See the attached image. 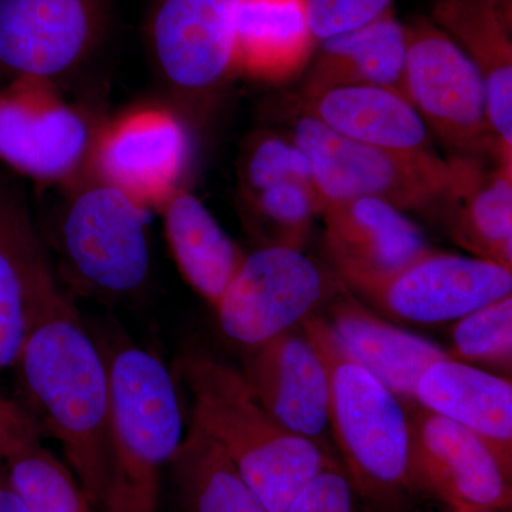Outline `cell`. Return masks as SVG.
Returning a JSON list of instances; mask_svg holds the SVG:
<instances>
[{"label":"cell","instance_id":"cell-1","mask_svg":"<svg viewBox=\"0 0 512 512\" xmlns=\"http://www.w3.org/2000/svg\"><path fill=\"white\" fill-rule=\"evenodd\" d=\"M12 370L16 402L42 439L60 444L64 463L101 512L111 464L109 365L67 293L37 320Z\"/></svg>","mask_w":512,"mask_h":512},{"label":"cell","instance_id":"cell-2","mask_svg":"<svg viewBox=\"0 0 512 512\" xmlns=\"http://www.w3.org/2000/svg\"><path fill=\"white\" fill-rule=\"evenodd\" d=\"M175 376L191 396L190 423L222 448L269 512H286L335 460L322 444L285 429L266 412L237 367L190 352L178 359Z\"/></svg>","mask_w":512,"mask_h":512},{"label":"cell","instance_id":"cell-3","mask_svg":"<svg viewBox=\"0 0 512 512\" xmlns=\"http://www.w3.org/2000/svg\"><path fill=\"white\" fill-rule=\"evenodd\" d=\"M60 192L40 232L64 292L101 303L140 295L153 266L151 210L92 173Z\"/></svg>","mask_w":512,"mask_h":512},{"label":"cell","instance_id":"cell-4","mask_svg":"<svg viewBox=\"0 0 512 512\" xmlns=\"http://www.w3.org/2000/svg\"><path fill=\"white\" fill-rule=\"evenodd\" d=\"M111 389V464L101 512H160L165 470L184 439L175 373L127 336L101 342Z\"/></svg>","mask_w":512,"mask_h":512},{"label":"cell","instance_id":"cell-5","mask_svg":"<svg viewBox=\"0 0 512 512\" xmlns=\"http://www.w3.org/2000/svg\"><path fill=\"white\" fill-rule=\"evenodd\" d=\"M301 328L328 369L329 429L356 494L392 510L417 487L407 406L349 355L322 316Z\"/></svg>","mask_w":512,"mask_h":512},{"label":"cell","instance_id":"cell-6","mask_svg":"<svg viewBox=\"0 0 512 512\" xmlns=\"http://www.w3.org/2000/svg\"><path fill=\"white\" fill-rule=\"evenodd\" d=\"M308 157L323 208L336 202L377 198L399 210L441 204L458 174V160L403 153L350 140L303 114L292 136Z\"/></svg>","mask_w":512,"mask_h":512},{"label":"cell","instance_id":"cell-7","mask_svg":"<svg viewBox=\"0 0 512 512\" xmlns=\"http://www.w3.org/2000/svg\"><path fill=\"white\" fill-rule=\"evenodd\" d=\"M106 121L63 99L56 84L9 80L0 86V164L45 187L90 173Z\"/></svg>","mask_w":512,"mask_h":512},{"label":"cell","instance_id":"cell-8","mask_svg":"<svg viewBox=\"0 0 512 512\" xmlns=\"http://www.w3.org/2000/svg\"><path fill=\"white\" fill-rule=\"evenodd\" d=\"M406 26L404 96L427 128L468 154H501L488 116L483 74L460 46L429 20Z\"/></svg>","mask_w":512,"mask_h":512},{"label":"cell","instance_id":"cell-9","mask_svg":"<svg viewBox=\"0 0 512 512\" xmlns=\"http://www.w3.org/2000/svg\"><path fill=\"white\" fill-rule=\"evenodd\" d=\"M232 9L234 0L148 3V56L158 82L178 109L207 103L235 72Z\"/></svg>","mask_w":512,"mask_h":512},{"label":"cell","instance_id":"cell-10","mask_svg":"<svg viewBox=\"0 0 512 512\" xmlns=\"http://www.w3.org/2000/svg\"><path fill=\"white\" fill-rule=\"evenodd\" d=\"M333 292L302 249L264 245L245 255L214 311L225 338L249 349L301 326Z\"/></svg>","mask_w":512,"mask_h":512},{"label":"cell","instance_id":"cell-11","mask_svg":"<svg viewBox=\"0 0 512 512\" xmlns=\"http://www.w3.org/2000/svg\"><path fill=\"white\" fill-rule=\"evenodd\" d=\"M109 23L107 0H0V74L59 86L96 55Z\"/></svg>","mask_w":512,"mask_h":512},{"label":"cell","instance_id":"cell-12","mask_svg":"<svg viewBox=\"0 0 512 512\" xmlns=\"http://www.w3.org/2000/svg\"><path fill=\"white\" fill-rule=\"evenodd\" d=\"M413 476L456 512H495L512 503V463L473 431L424 409L407 406Z\"/></svg>","mask_w":512,"mask_h":512},{"label":"cell","instance_id":"cell-13","mask_svg":"<svg viewBox=\"0 0 512 512\" xmlns=\"http://www.w3.org/2000/svg\"><path fill=\"white\" fill-rule=\"evenodd\" d=\"M190 137L183 117L168 107H141L106 120L90 173L148 210H160L183 188Z\"/></svg>","mask_w":512,"mask_h":512},{"label":"cell","instance_id":"cell-14","mask_svg":"<svg viewBox=\"0 0 512 512\" xmlns=\"http://www.w3.org/2000/svg\"><path fill=\"white\" fill-rule=\"evenodd\" d=\"M63 293L25 192L0 171V376Z\"/></svg>","mask_w":512,"mask_h":512},{"label":"cell","instance_id":"cell-15","mask_svg":"<svg viewBox=\"0 0 512 512\" xmlns=\"http://www.w3.org/2000/svg\"><path fill=\"white\" fill-rule=\"evenodd\" d=\"M512 293V271L476 256L431 251L366 293L389 318L413 325L454 323Z\"/></svg>","mask_w":512,"mask_h":512},{"label":"cell","instance_id":"cell-16","mask_svg":"<svg viewBox=\"0 0 512 512\" xmlns=\"http://www.w3.org/2000/svg\"><path fill=\"white\" fill-rule=\"evenodd\" d=\"M322 215L325 244L336 271L363 296L431 251L402 210L377 198L329 204Z\"/></svg>","mask_w":512,"mask_h":512},{"label":"cell","instance_id":"cell-17","mask_svg":"<svg viewBox=\"0 0 512 512\" xmlns=\"http://www.w3.org/2000/svg\"><path fill=\"white\" fill-rule=\"evenodd\" d=\"M242 352L239 370L259 404L285 429L323 446L328 369L301 326Z\"/></svg>","mask_w":512,"mask_h":512},{"label":"cell","instance_id":"cell-18","mask_svg":"<svg viewBox=\"0 0 512 512\" xmlns=\"http://www.w3.org/2000/svg\"><path fill=\"white\" fill-rule=\"evenodd\" d=\"M431 16L483 74L491 127L512 156V0H434Z\"/></svg>","mask_w":512,"mask_h":512},{"label":"cell","instance_id":"cell-19","mask_svg":"<svg viewBox=\"0 0 512 512\" xmlns=\"http://www.w3.org/2000/svg\"><path fill=\"white\" fill-rule=\"evenodd\" d=\"M326 322L349 355L406 406L417 404V382L424 370L448 356L436 343L397 328L350 296L330 305Z\"/></svg>","mask_w":512,"mask_h":512},{"label":"cell","instance_id":"cell-20","mask_svg":"<svg viewBox=\"0 0 512 512\" xmlns=\"http://www.w3.org/2000/svg\"><path fill=\"white\" fill-rule=\"evenodd\" d=\"M416 403L483 437L512 463L511 377L446 356L420 376Z\"/></svg>","mask_w":512,"mask_h":512},{"label":"cell","instance_id":"cell-21","mask_svg":"<svg viewBox=\"0 0 512 512\" xmlns=\"http://www.w3.org/2000/svg\"><path fill=\"white\" fill-rule=\"evenodd\" d=\"M406 50V26L393 9L360 28L320 40L303 99L343 86L386 87L404 96Z\"/></svg>","mask_w":512,"mask_h":512},{"label":"cell","instance_id":"cell-22","mask_svg":"<svg viewBox=\"0 0 512 512\" xmlns=\"http://www.w3.org/2000/svg\"><path fill=\"white\" fill-rule=\"evenodd\" d=\"M303 100L306 114L340 136L386 150L436 154L412 103L386 87H335Z\"/></svg>","mask_w":512,"mask_h":512},{"label":"cell","instance_id":"cell-23","mask_svg":"<svg viewBox=\"0 0 512 512\" xmlns=\"http://www.w3.org/2000/svg\"><path fill=\"white\" fill-rule=\"evenodd\" d=\"M235 72L281 80L302 69L315 50L308 0H234Z\"/></svg>","mask_w":512,"mask_h":512},{"label":"cell","instance_id":"cell-24","mask_svg":"<svg viewBox=\"0 0 512 512\" xmlns=\"http://www.w3.org/2000/svg\"><path fill=\"white\" fill-rule=\"evenodd\" d=\"M441 204L447 205L450 234L461 248L512 271V157L498 156L490 173L461 158L456 184Z\"/></svg>","mask_w":512,"mask_h":512},{"label":"cell","instance_id":"cell-25","mask_svg":"<svg viewBox=\"0 0 512 512\" xmlns=\"http://www.w3.org/2000/svg\"><path fill=\"white\" fill-rule=\"evenodd\" d=\"M158 212L168 248L184 281L212 309L217 308L247 254L184 187L175 191Z\"/></svg>","mask_w":512,"mask_h":512},{"label":"cell","instance_id":"cell-26","mask_svg":"<svg viewBox=\"0 0 512 512\" xmlns=\"http://www.w3.org/2000/svg\"><path fill=\"white\" fill-rule=\"evenodd\" d=\"M168 470L180 512H269L222 448L195 424Z\"/></svg>","mask_w":512,"mask_h":512},{"label":"cell","instance_id":"cell-27","mask_svg":"<svg viewBox=\"0 0 512 512\" xmlns=\"http://www.w3.org/2000/svg\"><path fill=\"white\" fill-rule=\"evenodd\" d=\"M2 464L30 512H96L72 470L43 446L37 431L18 441Z\"/></svg>","mask_w":512,"mask_h":512},{"label":"cell","instance_id":"cell-28","mask_svg":"<svg viewBox=\"0 0 512 512\" xmlns=\"http://www.w3.org/2000/svg\"><path fill=\"white\" fill-rule=\"evenodd\" d=\"M448 356L467 365L511 376L512 295L458 319L451 328Z\"/></svg>","mask_w":512,"mask_h":512},{"label":"cell","instance_id":"cell-29","mask_svg":"<svg viewBox=\"0 0 512 512\" xmlns=\"http://www.w3.org/2000/svg\"><path fill=\"white\" fill-rule=\"evenodd\" d=\"M252 224L259 232L268 231L265 245H285L302 249L313 217L322 214L318 192L296 183L274 185L242 198Z\"/></svg>","mask_w":512,"mask_h":512},{"label":"cell","instance_id":"cell-30","mask_svg":"<svg viewBox=\"0 0 512 512\" xmlns=\"http://www.w3.org/2000/svg\"><path fill=\"white\" fill-rule=\"evenodd\" d=\"M284 183L302 184L316 190L306 154L293 140L272 134L252 138L239 160L241 197Z\"/></svg>","mask_w":512,"mask_h":512},{"label":"cell","instance_id":"cell-31","mask_svg":"<svg viewBox=\"0 0 512 512\" xmlns=\"http://www.w3.org/2000/svg\"><path fill=\"white\" fill-rule=\"evenodd\" d=\"M393 0H308L309 23L316 42L360 28L387 10Z\"/></svg>","mask_w":512,"mask_h":512},{"label":"cell","instance_id":"cell-32","mask_svg":"<svg viewBox=\"0 0 512 512\" xmlns=\"http://www.w3.org/2000/svg\"><path fill=\"white\" fill-rule=\"evenodd\" d=\"M355 497L345 467L333 460L302 488L286 512H356Z\"/></svg>","mask_w":512,"mask_h":512},{"label":"cell","instance_id":"cell-33","mask_svg":"<svg viewBox=\"0 0 512 512\" xmlns=\"http://www.w3.org/2000/svg\"><path fill=\"white\" fill-rule=\"evenodd\" d=\"M37 431L15 399L0 397V463L23 437Z\"/></svg>","mask_w":512,"mask_h":512},{"label":"cell","instance_id":"cell-34","mask_svg":"<svg viewBox=\"0 0 512 512\" xmlns=\"http://www.w3.org/2000/svg\"><path fill=\"white\" fill-rule=\"evenodd\" d=\"M0 512H30L10 484L2 463H0Z\"/></svg>","mask_w":512,"mask_h":512}]
</instances>
